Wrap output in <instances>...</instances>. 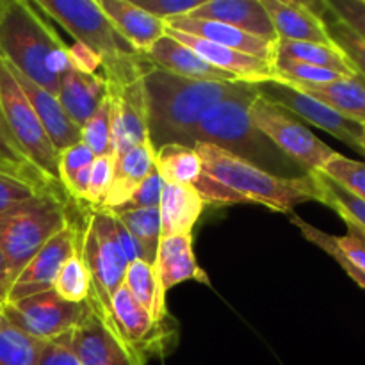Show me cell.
Here are the masks:
<instances>
[{
  "mask_svg": "<svg viewBox=\"0 0 365 365\" xmlns=\"http://www.w3.org/2000/svg\"><path fill=\"white\" fill-rule=\"evenodd\" d=\"M98 6L135 52L145 53L153 43L166 36V21L146 13L132 0H98Z\"/></svg>",
  "mask_w": 365,
  "mask_h": 365,
  "instance_id": "cell-21",
  "label": "cell"
},
{
  "mask_svg": "<svg viewBox=\"0 0 365 365\" xmlns=\"http://www.w3.org/2000/svg\"><path fill=\"white\" fill-rule=\"evenodd\" d=\"M255 86L257 91H259V95L262 96V98L269 100L271 103L282 107V109H285L287 113L296 114V116L309 121L314 127L328 132V134L337 138L339 141L348 145L349 148H353L355 152L364 153L362 146H360L362 125L346 120L344 116L335 113L334 109L324 106L323 102L305 95V93L298 91V89L285 84V82L267 81L259 82V84Z\"/></svg>",
  "mask_w": 365,
  "mask_h": 365,
  "instance_id": "cell-11",
  "label": "cell"
},
{
  "mask_svg": "<svg viewBox=\"0 0 365 365\" xmlns=\"http://www.w3.org/2000/svg\"><path fill=\"white\" fill-rule=\"evenodd\" d=\"M291 221L299 228V232H302V235L307 239V241L312 242V245H316L317 248L323 250L324 253H328V255H330L331 259H334L335 262H337L339 266L346 271V274H348V277L351 278V280L355 282L360 289H364L365 291V274L360 273L359 269H355V267H353L351 264H349L348 260H346L344 257L339 253V250L335 248V245H334V237H331L330 234L319 230V228H316L314 225L307 223L305 220H302L299 216H294V214H291Z\"/></svg>",
  "mask_w": 365,
  "mask_h": 365,
  "instance_id": "cell-39",
  "label": "cell"
},
{
  "mask_svg": "<svg viewBox=\"0 0 365 365\" xmlns=\"http://www.w3.org/2000/svg\"><path fill=\"white\" fill-rule=\"evenodd\" d=\"M38 365H78L71 346V334L45 342Z\"/></svg>",
  "mask_w": 365,
  "mask_h": 365,
  "instance_id": "cell-48",
  "label": "cell"
},
{
  "mask_svg": "<svg viewBox=\"0 0 365 365\" xmlns=\"http://www.w3.org/2000/svg\"><path fill=\"white\" fill-rule=\"evenodd\" d=\"M319 11L328 36L334 41V45L348 57V61L353 64L356 73H360L365 78V38L356 34L341 18L335 16L324 2L319 4Z\"/></svg>",
  "mask_w": 365,
  "mask_h": 365,
  "instance_id": "cell-35",
  "label": "cell"
},
{
  "mask_svg": "<svg viewBox=\"0 0 365 365\" xmlns=\"http://www.w3.org/2000/svg\"><path fill=\"white\" fill-rule=\"evenodd\" d=\"M110 316L125 344L143 360L148 359V355H160L166 351L170 337L164 323H155L132 298L125 285H121L110 299Z\"/></svg>",
  "mask_w": 365,
  "mask_h": 365,
  "instance_id": "cell-13",
  "label": "cell"
},
{
  "mask_svg": "<svg viewBox=\"0 0 365 365\" xmlns=\"http://www.w3.org/2000/svg\"><path fill=\"white\" fill-rule=\"evenodd\" d=\"M189 16L220 21L264 41H278V34L262 0H203L202 6Z\"/></svg>",
  "mask_w": 365,
  "mask_h": 365,
  "instance_id": "cell-17",
  "label": "cell"
},
{
  "mask_svg": "<svg viewBox=\"0 0 365 365\" xmlns=\"http://www.w3.org/2000/svg\"><path fill=\"white\" fill-rule=\"evenodd\" d=\"M360 146H362V150L365 153V125H362V138H360Z\"/></svg>",
  "mask_w": 365,
  "mask_h": 365,
  "instance_id": "cell-51",
  "label": "cell"
},
{
  "mask_svg": "<svg viewBox=\"0 0 365 365\" xmlns=\"http://www.w3.org/2000/svg\"><path fill=\"white\" fill-rule=\"evenodd\" d=\"M314 185L319 195V203L334 209L344 223L355 225L365 232V202L342 187L339 182L324 175L323 171H310Z\"/></svg>",
  "mask_w": 365,
  "mask_h": 365,
  "instance_id": "cell-30",
  "label": "cell"
},
{
  "mask_svg": "<svg viewBox=\"0 0 365 365\" xmlns=\"http://www.w3.org/2000/svg\"><path fill=\"white\" fill-rule=\"evenodd\" d=\"M205 202L191 184H164L160 195V237L192 235Z\"/></svg>",
  "mask_w": 365,
  "mask_h": 365,
  "instance_id": "cell-24",
  "label": "cell"
},
{
  "mask_svg": "<svg viewBox=\"0 0 365 365\" xmlns=\"http://www.w3.org/2000/svg\"><path fill=\"white\" fill-rule=\"evenodd\" d=\"M68 59L75 71L86 75H96V70L103 66L102 57L82 43H73L68 46Z\"/></svg>",
  "mask_w": 365,
  "mask_h": 365,
  "instance_id": "cell-49",
  "label": "cell"
},
{
  "mask_svg": "<svg viewBox=\"0 0 365 365\" xmlns=\"http://www.w3.org/2000/svg\"><path fill=\"white\" fill-rule=\"evenodd\" d=\"M53 291L57 296L71 303H84L91 298V274H89L88 267L82 260L81 241H78L75 252L68 257L64 266L61 267L56 284H53Z\"/></svg>",
  "mask_w": 365,
  "mask_h": 365,
  "instance_id": "cell-34",
  "label": "cell"
},
{
  "mask_svg": "<svg viewBox=\"0 0 365 365\" xmlns=\"http://www.w3.org/2000/svg\"><path fill=\"white\" fill-rule=\"evenodd\" d=\"M195 189L200 192L202 200L205 203H210L214 207H223V205H235V203H246L245 200L228 187L221 185L209 175L202 173V177L195 182Z\"/></svg>",
  "mask_w": 365,
  "mask_h": 365,
  "instance_id": "cell-46",
  "label": "cell"
},
{
  "mask_svg": "<svg viewBox=\"0 0 365 365\" xmlns=\"http://www.w3.org/2000/svg\"><path fill=\"white\" fill-rule=\"evenodd\" d=\"M43 192L52 191H43V189L27 184V182L20 180V178L0 173V216L13 210L14 207L21 205V203L43 195Z\"/></svg>",
  "mask_w": 365,
  "mask_h": 365,
  "instance_id": "cell-42",
  "label": "cell"
},
{
  "mask_svg": "<svg viewBox=\"0 0 365 365\" xmlns=\"http://www.w3.org/2000/svg\"><path fill=\"white\" fill-rule=\"evenodd\" d=\"M163 187H164L163 178H160V175L157 173V170H153L152 173H150L141 184H139V187L135 189L134 195L130 196V200H128L123 207H120V210L153 209V207H159Z\"/></svg>",
  "mask_w": 365,
  "mask_h": 365,
  "instance_id": "cell-45",
  "label": "cell"
},
{
  "mask_svg": "<svg viewBox=\"0 0 365 365\" xmlns=\"http://www.w3.org/2000/svg\"><path fill=\"white\" fill-rule=\"evenodd\" d=\"M252 125L278 152L285 153L292 163L299 164L307 173L321 171L335 155V150L321 141L310 128L296 120L291 113L274 106L269 100L257 96L250 107Z\"/></svg>",
  "mask_w": 365,
  "mask_h": 365,
  "instance_id": "cell-9",
  "label": "cell"
},
{
  "mask_svg": "<svg viewBox=\"0 0 365 365\" xmlns=\"http://www.w3.org/2000/svg\"><path fill=\"white\" fill-rule=\"evenodd\" d=\"M123 285L155 323H166V294L160 291L155 267L152 264L139 259L128 264Z\"/></svg>",
  "mask_w": 365,
  "mask_h": 365,
  "instance_id": "cell-27",
  "label": "cell"
},
{
  "mask_svg": "<svg viewBox=\"0 0 365 365\" xmlns=\"http://www.w3.org/2000/svg\"><path fill=\"white\" fill-rule=\"evenodd\" d=\"M78 241H81V227L70 221L21 269V273L18 274L16 280L11 285L7 303L18 302V299L29 298V296L53 289L61 267L64 266L68 257L75 252Z\"/></svg>",
  "mask_w": 365,
  "mask_h": 365,
  "instance_id": "cell-12",
  "label": "cell"
},
{
  "mask_svg": "<svg viewBox=\"0 0 365 365\" xmlns=\"http://www.w3.org/2000/svg\"><path fill=\"white\" fill-rule=\"evenodd\" d=\"M202 2L203 0H135L141 9L166 24L175 18L189 16L192 11L202 6Z\"/></svg>",
  "mask_w": 365,
  "mask_h": 365,
  "instance_id": "cell-44",
  "label": "cell"
},
{
  "mask_svg": "<svg viewBox=\"0 0 365 365\" xmlns=\"http://www.w3.org/2000/svg\"><path fill=\"white\" fill-rule=\"evenodd\" d=\"M328 9L365 38V0H328Z\"/></svg>",
  "mask_w": 365,
  "mask_h": 365,
  "instance_id": "cell-47",
  "label": "cell"
},
{
  "mask_svg": "<svg viewBox=\"0 0 365 365\" xmlns=\"http://www.w3.org/2000/svg\"><path fill=\"white\" fill-rule=\"evenodd\" d=\"M346 227H348L346 235H341V237L331 235L335 248L355 269L365 274V232L355 225L346 223Z\"/></svg>",
  "mask_w": 365,
  "mask_h": 365,
  "instance_id": "cell-43",
  "label": "cell"
},
{
  "mask_svg": "<svg viewBox=\"0 0 365 365\" xmlns=\"http://www.w3.org/2000/svg\"><path fill=\"white\" fill-rule=\"evenodd\" d=\"M153 267H155L159 287L164 294L175 285L187 280H196L205 285L210 284V278L200 267L192 252V235L160 237Z\"/></svg>",
  "mask_w": 365,
  "mask_h": 365,
  "instance_id": "cell-19",
  "label": "cell"
},
{
  "mask_svg": "<svg viewBox=\"0 0 365 365\" xmlns=\"http://www.w3.org/2000/svg\"><path fill=\"white\" fill-rule=\"evenodd\" d=\"M39 13L52 18L75 43L95 50L103 63L139 56L127 39L114 29L109 18L98 6V0H34Z\"/></svg>",
  "mask_w": 365,
  "mask_h": 365,
  "instance_id": "cell-8",
  "label": "cell"
},
{
  "mask_svg": "<svg viewBox=\"0 0 365 365\" xmlns=\"http://www.w3.org/2000/svg\"><path fill=\"white\" fill-rule=\"evenodd\" d=\"M278 39L334 45L324 27L319 4L296 0H262Z\"/></svg>",
  "mask_w": 365,
  "mask_h": 365,
  "instance_id": "cell-16",
  "label": "cell"
},
{
  "mask_svg": "<svg viewBox=\"0 0 365 365\" xmlns=\"http://www.w3.org/2000/svg\"><path fill=\"white\" fill-rule=\"evenodd\" d=\"M155 170L164 184H195L203 173L198 152L184 145H164L155 150Z\"/></svg>",
  "mask_w": 365,
  "mask_h": 365,
  "instance_id": "cell-29",
  "label": "cell"
},
{
  "mask_svg": "<svg viewBox=\"0 0 365 365\" xmlns=\"http://www.w3.org/2000/svg\"><path fill=\"white\" fill-rule=\"evenodd\" d=\"M203 173L241 196L246 203H260L291 216L296 205L319 202V195L309 173L302 177H278L234 153L212 145H196Z\"/></svg>",
  "mask_w": 365,
  "mask_h": 365,
  "instance_id": "cell-3",
  "label": "cell"
},
{
  "mask_svg": "<svg viewBox=\"0 0 365 365\" xmlns=\"http://www.w3.org/2000/svg\"><path fill=\"white\" fill-rule=\"evenodd\" d=\"M71 346L78 365H146V360L135 355L114 328L96 316L93 307L71 331Z\"/></svg>",
  "mask_w": 365,
  "mask_h": 365,
  "instance_id": "cell-14",
  "label": "cell"
},
{
  "mask_svg": "<svg viewBox=\"0 0 365 365\" xmlns=\"http://www.w3.org/2000/svg\"><path fill=\"white\" fill-rule=\"evenodd\" d=\"M145 59V57H143ZM248 82H203L177 77L145 59L143 91L146 103V127L153 150L164 145H184L203 114L216 103L237 95Z\"/></svg>",
  "mask_w": 365,
  "mask_h": 365,
  "instance_id": "cell-1",
  "label": "cell"
},
{
  "mask_svg": "<svg viewBox=\"0 0 365 365\" xmlns=\"http://www.w3.org/2000/svg\"><path fill=\"white\" fill-rule=\"evenodd\" d=\"M274 81L287 82L294 86H305V88H319V86H328L331 82H337L344 78V75L337 73L334 70L314 66V64L299 63L292 59H274L273 61Z\"/></svg>",
  "mask_w": 365,
  "mask_h": 365,
  "instance_id": "cell-36",
  "label": "cell"
},
{
  "mask_svg": "<svg viewBox=\"0 0 365 365\" xmlns=\"http://www.w3.org/2000/svg\"><path fill=\"white\" fill-rule=\"evenodd\" d=\"M321 171L365 202V163L362 160L335 153Z\"/></svg>",
  "mask_w": 365,
  "mask_h": 365,
  "instance_id": "cell-38",
  "label": "cell"
},
{
  "mask_svg": "<svg viewBox=\"0 0 365 365\" xmlns=\"http://www.w3.org/2000/svg\"><path fill=\"white\" fill-rule=\"evenodd\" d=\"M150 64L160 68L177 77L191 78V81H203V82H235L232 75L210 66L207 61L196 56L191 48L182 45L175 38H171L166 32V36L153 43L152 48L141 53Z\"/></svg>",
  "mask_w": 365,
  "mask_h": 365,
  "instance_id": "cell-18",
  "label": "cell"
},
{
  "mask_svg": "<svg viewBox=\"0 0 365 365\" xmlns=\"http://www.w3.org/2000/svg\"><path fill=\"white\" fill-rule=\"evenodd\" d=\"M0 173L20 178V180L36 185V187L43 189V191H52L57 192V195L66 196L63 191L53 187V185L50 184L34 166H32L31 160L21 153V150L18 148V145L14 143V139L11 138L9 130H7L2 113H0Z\"/></svg>",
  "mask_w": 365,
  "mask_h": 365,
  "instance_id": "cell-32",
  "label": "cell"
},
{
  "mask_svg": "<svg viewBox=\"0 0 365 365\" xmlns=\"http://www.w3.org/2000/svg\"><path fill=\"white\" fill-rule=\"evenodd\" d=\"M168 27L185 32L189 36L207 39V41L216 43V45L227 46V48L237 50V52L246 53V56L267 61L271 64L274 61V46H277V43L264 41V39L255 38L252 34H246V32L239 31V29L220 24V21L200 20V18L192 16H180L168 21Z\"/></svg>",
  "mask_w": 365,
  "mask_h": 365,
  "instance_id": "cell-20",
  "label": "cell"
},
{
  "mask_svg": "<svg viewBox=\"0 0 365 365\" xmlns=\"http://www.w3.org/2000/svg\"><path fill=\"white\" fill-rule=\"evenodd\" d=\"M66 196L43 192L0 216V250L16 280L36 253L71 221Z\"/></svg>",
  "mask_w": 365,
  "mask_h": 365,
  "instance_id": "cell-4",
  "label": "cell"
},
{
  "mask_svg": "<svg viewBox=\"0 0 365 365\" xmlns=\"http://www.w3.org/2000/svg\"><path fill=\"white\" fill-rule=\"evenodd\" d=\"M120 217L121 223L128 228L132 237L141 250V260L152 264L155 262L157 250L160 241V212L159 207L153 209H135V210H110Z\"/></svg>",
  "mask_w": 365,
  "mask_h": 365,
  "instance_id": "cell-31",
  "label": "cell"
},
{
  "mask_svg": "<svg viewBox=\"0 0 365 365\" xmlns=\"http://www.w3.org/2000/svg\"><path fill=\"white\" fill-rule=\"evenodd\" d=\"M11 285H13V277L7 267L6 257H4L2 250H0V305H6L7 298H9Z\"/></svg>",
  "mask_w": 365,
  "mask_h": 365,
  "instance_id": "cell-50",
  "label": "cell"
},
{
  "mask_svg": "<svg viewBox=\"0 0 365 365\" xmlns=\"http://www.w3.org/2000/svg\"><path fill=\"white\" fill-rule=\"evenodd\" d=\"M81 255L91 274L89 303L96 316L116 330L110 316V299L123 285L125 271L130 262L110 232L107 210H89L84 227H81Z\"/></svg>",
  "mask_w": 365,
  "mask_h": 365,
  "instance_id": "cell-7",
  "label": "cell"
},
{
  "mask_svg": "<svg viewBox=\"0 0 365 365\" xmlns=\"http://www.w3.org/2000/svg\"><path fill=\"white\" fill-rule=\"evenodd\" d=\"M259 96L255 84L210 107L191 132L189 145H212L234 153L255 166H266L267 141L250 120V107ZM264 170V168H262Z\"/></svg>",
  "mask_w": 365,
  "mask_h": 365,
  "instance_id": "cell-5",
  "label": "cell"
},
{
  "mask_svg": "<svg viewBox=\"0 0 365 365\" xmlns=\"http://www.w3.org/2000/svg\"><path fill=\"white\" fill-rule=\"evenodd\" d=\"M57 98L70 120L82 128L107 98V82L103 75H86L71 68L61 78Z\"/></svg>",
  "mask_w": 365,
  "mask_h": 365,
  "instance_id": "cell-25",
  "label": "cell"
},
{
  "mask_svg": "<svg viewBox=\"0 0 365 365\" xmlns=\"http://www.w3.org/2000/svg\"><path fill=\"white\" fill-rule=\"evenodd\" d=\"M45 342L14 327L6 316L0 317V365H38Z\"/></svg>",
  "mask_w": 365,
  "mask_h": 365,
  "instance_id": "cell-33",
  "label": "cell"
},
{
  "mask_svg": "<svg viewBox=\"0 0 365 365\" xmlns=\"http://www.w3.org/2000/svg\"><path fill=\"white\" fill-rule=\"evenodd\" d=\"M155 150L152 143L132 146L127 152L114 157V175L106 200L98 210H114L130 200L143 180L155 170Z\"/></svg>",
  "mask_w": 365,
  "mask_h": 365,
  "instance_id": "cell-23",
  "label": "cell"
},
{
  "mask_svg": "<svg viewBox=\"0 0 365 365\" xmlns=\"http://www.w3.org/2000/svg\"><path fill=\"white\" fill-rule=\"evenodd\" d=\"M0 59L53 95L71 70L68 46L25 0H0Z\"/></svg>",
  "mask_w": 365,
  "mask_h": 365,
  "instance_id": "cell-2",
  "label": "cell"
},
{
  "mask_svg": "<svg viewBox=\"0 0 365 365\" xmlns=\"http://www.w3.org/2000/svg\"><path fill=\"white\" fill-rule=\"evenodd\" d=\"M82 143L93 152V155H114L113 139H110V107L109 100L95 110L91 118L81 128Z\"/></svg>",
  "mask_w": 365,
  "mask_h": 365,
  "instance_id": "cell-37",
  "label": "cell"
},
{
  "mask_svg": "<svg viewBox=\"0 0 365 365\" xmlns=\"http://www.w3.org/2000/svg\"><path fill=\"white\" fill-rule=\"evenodd\" d=\"M14 75H16L25 96L31 102L34 113L38 114L43 128L48 134L50 141L56 146L57 152H63V150L81 143V128L70 120L66 110L61 106L57 95L50 93L48 89L41 88V86L34 84V82L29 81L27 77L20 75L18 71H14Z\"/></svg>",
  "mask_w": 365,
  "mask_h": 365,
  "instance_id": "cell-22",
  "label": "cell"
},
{
  "mask_svg": "<svg viewBox=\"0 0 365 365\" xmlns=\"http://www.w3.org/2000/svg\"><path fill=\"white\" fill-rule=\"evenodd\" d=\"M95 155H93L91 150L84 145V143H77V145L70 146V148L59 152V180L63 185L64 192H68V189L71 187V184L75 182V178L82 173L84 170L91 168Z\"/></svg>",
  "mask_w": 365,
  "mask_h": 365,
  "instance_id": "cell-41",
  "label": "cell"
},
{
  "mask_svg": "<svg viewBox=\"0 0 365 365\" xmlns=\"http://www.w3.org/2000/svg\"><path fill=\"white\" fill-rule=\"evenodd\" d=\"M4 316V305H0V317Z\"/></svg>",
  "mask_w": 365,
  "mask_h": 365,
  "instance_id": "cell-52",
  "label": "cell"
},
{
  "mask_svg": "<svg viewBox=\"0 0 365 365\" xmlns=\"http://www.w3.org/2000/svg\"><path fill=\"white\" fill-rule=\"evenodd\" d=\"M289 86L319 100L324 106L334 109L335 113L344 116L346 120L365 125V78L360 73H355L353 77H344L328 86H319V88H305V86L294 84Z\"/></svg>",
  "mask_w": 365,
  "mask_h": 365,
  "instance_id": "cell-26",
  "label": "cell"
},
{
  "mask_svg": "<svg viewBox=\"0 0 365 365\" xmlns=\"http://www.w3.org/2000/svg\"><path fill=\"white\" fill-rule=\"evenodd\" d=\"M91 312V303H71L53 289L4 305V316L31 337L50 342L71 334Z\"/></svg>",
  "mask_w": 365,
  "mask_h": 365,
  "instance_id": "cell-10",
  "label": "cell"
},
{
  "mask_svg": "<svg viewBox=\"0 0 365 365\" xmlns=\"http://www.w3.org/2000/svg\"><path fill=\"white\" fill-rule=\"evenodd\" d=\"M0 113L11 138L32 166L56 189L64 192L59 180V152L50 141L38 114L25 96L13 68L0 59ZM66 195V192H64Z\"/></svg>",
  "mask_w": 365,
  "mask_h": 365,
  "instance_id": "cell-6",
  "label": "cell"
},
{
  "mask_svg": "<svg viewBox=\"0 0 365 365\" xmlns=\"http://www.w3.org/2000/svg\"><path fill=\"white\" fill-rule=\"evenodd\" d=\"M114 175V155H100L95 157L91 164V173H89L88 198L86 207L89 210H98L102 202L106 200L107 191L110 187Z\"/></svg>",
  "mask_w": 365,
  "mask_h": 365,
  "instance_id": "cell-40",
  "label": "cell"
},
{
  "mask_svg": "<svg viewBox=\"0 0 365 365\" xmlns=\"http://www.w3.org/2000/svg\"><path fill=\"white\" fill-rule=\"evenodd\" d=\"M292 59L299 63L314 64V66L334 70L344 77H353L356 70L349 63L348 57L335 45H319L307 41H285L278 39L274 46V59Z\"/></svg>",
  "mask_w": 365,
  "mask_h": 365,
  "instance_id": "cell-28",
  "label": "cell"
},
{
  "mask_svg": "<svg viewBox=\"0 0 365 365\" xmlns=\"http://www.w3.org/2000/svg\"><path fill=\"white\" fill-rule=\"evenodd\" d=\"M166 32L171 38L180 41L182 45L191 48L196 56H200L203 61H207L210 66L232 75L235 81L248 82V84H259V82L274 81V77H277L273 70V64L267 63V61L246 56V53L237 52V50L216 45V43L196 38V36H189L185 34V32L175 31V29L170 27H168Z\"/></svg>",
  "mask_w": 365,
  "mask_h": 365,
  "instance_id": "cell-15",
  "label": "cell"
}]
</instances>
